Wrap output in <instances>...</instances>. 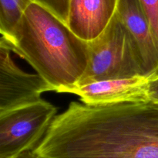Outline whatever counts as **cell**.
I'll return each mask as SVG.
<instances>
[{"mask_svg": "<svg viewBox=\"0 0 158 158\" xmlns=\"http://www.w3.org/2000/svg\"><path fill=\"white\" fill-rule=\"evenodd\" d=\"M33 151L43 158H158V103L72 102Z\"/></svg>", "mask_w": 158, "mask_h": 158, "instance_id": "cell-1", "label": "cell"}, {"mask_svg": "<svg viewBox=\"0 0 158 158\" xmlns=\"http://www.w3.org/2000/svg\"><path fill=\"white\" fill-rule=\"evenodd\" d=\"M0 43L26 60L59 93L77 86L89 64V43L35 2L10 37H1Z\"/></svg>", "mask_w": 158, "mask_h": 158, "instance_id": "cell-2", "label": "cell"}, {"mask_svg": "<svg viewBox=\"0 0 158 158\" xmlns=\"http://www.w3.org/2000/svg\"><path fill=\"white\" fill-rule=\"evenodd\" d=\"M88 43L89 64L77 86L100 81L147 76L132 38L117 13L104 31Z\"/></svg>", "mask_w": 158, "mask_h": 158, "instance_id": "cell-3", "label": "cell"}, {"mask_svg": "<svg viewBox=\"0 0 158 158\" xmlns=\"http://www.w3.org/2000/svg\"><path fill=\"white\" fill-rule=\"evenodd\" d=\"M57 108L40 99L0 113V158H16L33 150L56 117Z\"/></svg>", "mask_w": 158, "mask_h": 158, "instance_id": "cell-4", "label": "cell"}, {"mask_svg": "<svg viewBox=\"0 0 158 158\" xmlns=\"http://www.w3.org/2000/svg\"><path fill=\"white\" fill-rule=\"evenodd\" d=\"M11 53L0 43V113L36 102L41 99L42 93L54 91L39 74L23 71Z\"/></svg>", "mask_w": 158, "mask_h": 158, "instance_id": "cell-5", "label": "cell"}, {"mask_svg": "<svg viewBox=\"0 0 158 158\" xmlns=\"http://www.w3.org/2000/svg\"><path fill=\"white\" fill-rule=\"evenodd\" d=\"M151 77V76L138 75L100 81L74 87L66 93L80 96L83 103L89 105L148 101V87Z\"/></svg>", "mask_w": 158, "mask_h": 158, "instance_id": "cell-6", "label": "cell"}, {"mask_svg": "<svg viewBox=\"0 0 158 158\" xmlns=\"http://www.w3.org/2000/svg\"><path fill=\"white\" fill-rule=\"evenodd\" d=\"M116 13L132 38L141 59L145 74L158 73V40L154 37L149 21L139 0H118Z\"/></svg>", "mask_w": 158, "mask_h": 158, "instance_id": "cell-7", "label": "cell"}, {"mask_svg": "<svg viewBox=\"0 0 158 158\" xmlns=\"http://www.w3.org/2000/svg\"><path fill=\"white\" fill-rule=\"evenodd\" d=\"M118 0H69L67 25L86 42L97 38L117 12Z\"/></svg>", "mask_w": 158, "mask_h": 158, "instance_id": "cell-8", "label": "cell"}, {"mask_svg": "<svg viewBox=\"0 0 158 158\" xmlns=\"http://www.w3.org/2000/svg\"><path fill=\"white\" fill-rule=\"evenodd\" d=\"M32 0H0V32L9 37L15 31Z\"/></svg>", "mask_w": 158, "mask_h": 158, "instance_id": "cell-9", "label": "cell"}, {"mask_svg": "<svg viewBox=\"0 0 158 158\" xmlns=\"http://www.w3.org/2000/svg\"><path fill=\"white\" fill-rule=\"evenodd\" d=\"M32 2L50 11L67 24L69 0H32Z\"/></svg>", "mask_w": 158, "mask_h": 158, "instance_id": "cell-10", "label": "cell"}, {"mask_svg": "<svg viewBox=\"0 0 158 158\" xmlns=\"http://www.w3.org/2000/svg\"><path fill=\"white\" fill-rule=\"evenodd\" d=\"M154 37L158 40V0H139Z\"/></svg>", "mask_w": 158, "mask_h": 158, "instance_id": "cell-11", "label": "cell"}, {"mask_svg": "<svg viewBox=\"0 0 158 158\" xmlns=\"http://www.w3.org/2000/svg\"><path fill=\"white\" fill-rule=\"evenodd\" d=\"M148 100L158 103V73L151 76L148 87Z\"/></svg>", "mask_w": 158, "mask_h": 158, "instance_id": "cell-12", "label": "cell"}, {"mask_svg": "<svg viewBox=\"0 0 158 158\" xmlns=\"http://www.w3.org/2000/svg\"><path fill=\"white\" fill-rule=\"evenodd\" d=\"M16 158H43L42 156H39L38 154L35 153L33 150H28L19 155Z\"/></svg>", "mask_w": 158, "mask_h": 158, "instance_id": "cell-13", "label": "cell"}]
</instances>
